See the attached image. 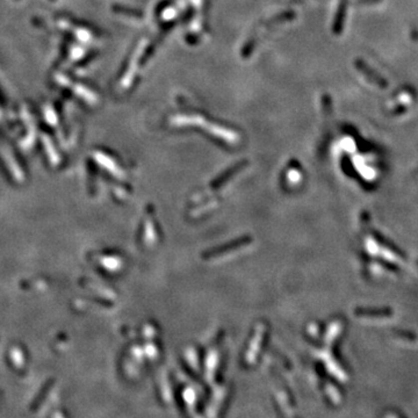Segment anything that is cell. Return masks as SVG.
I'll list each match as a JSON object with an SVG mask.
<instances>
[{
	"label": "cell",
	"instance_id": "1",
	"mask_svg": "<svg viewBox=\"0 0 418 418\" xmlns=\"http://www.w3.org/2000/svg\"><path fill=\"white\" fill-rule=\"evenodd\" d=\"M413 37L415 38V40L418 41V31H414V33H413Z\"/></svg>",
	"mask_w": 418,
	"mask_h": 418
}]
</instances>
